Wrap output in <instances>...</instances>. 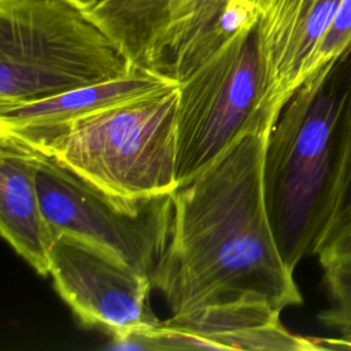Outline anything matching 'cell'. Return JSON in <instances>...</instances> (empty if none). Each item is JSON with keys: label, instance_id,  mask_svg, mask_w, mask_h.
<instances>
[{"label": "cell", "instance_id": "1", "mask_svg": "<svg viewBox=\"0 0 351 351\" xmlns=\"http://www.w3.org/2000/svg\"><path fill=\"white\" fill-rule=\"evenodd\" d=\"M269 132L240 138L174 192L169 241L151 274L170 317L233 304H265L281 313L303 302L267 217Z\"/></svg>", "mask_w": 351, "mask_h": 351}, {"label": "cell", "instance_id": "2", "mask_svg": "<svg viewBox=\"0 0 351 351\" xmlns=\"http://www.w3.org/2000/svg\"><path fill=\"white\" fill-rule=\"evenodd\" d=\"M351 51L307 77L266 140L263 192L285 263L295 270L330 226L348 155Z\"/></svg>", "mask_w": 351, "mask_h": 351}, {"label": "cell", "instance_id": "3", "mask_svg": "<svg viewBox=\"0 0 351 351\" xmlns=\"http://www.w3.org/2000/svg\"><path fill=\"white\" fill-rule=\"evenodd\" d=\"M117 44L69 0H0V110L126 74Z\"/></svg>", "mask_w": 351, "mask_h": 351}, {"label": "cell", "instance_id": "4", "mask_svg": "<svg viewBox=\"0 0 351 351\" xmlns=\"http://www.w3.org/2000/svg\"><path fill=\"white\" fill-rule=\"evenodd\" d=\"M177 177L189 184L240 138L269 132L281 110L273 93L259 19L178 84Z\"/></svg>", "mask_w": 351, "mask_h": 351}, {"label": "cell", "instance_id": "5", "mask_svg": "<svg viewBox=\"0 0 351 351\" xmlns=\"http://www.w3.org/2000/svg\"><path fill=\"white\" fill-rule=\"evenodd\" d=\"M178 84L82 121L44 152L100 188L129 199L174 193Z\"/></svg>", "mask_w": 351, "mask_h": 351}, {"label": "cell", "instance_id": "6", "mask_svg": "<svg viewBox=\"0 0 351 351\" xmlns=\"http://www.w3.org/2000/svg\"><path fill=\"white\" fill-rule=\"evenodd\" d=\"M30 148L41 208L53 234L66 233L93 243L151 277L169 241L174 193L118 197L95 186L52 155Z\"/></svg>", "mask_w": 351, "mask_h": 351}, {"label": "cell", "instance_id": "7", "mask_svg": "<svg viewBox=\"0 0 351 351\" xmlns=\"http://www.w3.org/2000/svg\"><path fill=\"white\" fill-rule=\"evenodd\" d=\"M49 276L78 322L112 340L162 322L149 303L151 277L93 243L56 234Z\"/></svg>", "mask_w": 351, "mask_h": 351}, {"label": "cell", "instance_id": "8", "mask_svg": "<svg viewBox=\"0 0 351 351\" xmlns=\"http://www.w3.org/2000/svg\"><path fill=\"white\" fill-rule=\"evenodd\" d=\"M280 311L233 304L170 317L112 341L117 350H319L314 337L291 333Z\"/></svg>", "mask_w": 351, "mask_h": 351}, {"label": "cell", "instance_id": "9", "mask_svg": "<svg viewBox=\"0 0 351 351\" xmlns=\"http://www.w3.org/2000/svg\"><path fill=\"white\" fill-rule=\"evenodd\" d=\"M177 84L156 71L133 66L126 74L114 80L1 108L0 133L44 151L53 140L82 121L114 107L160 93Z\"/></svg>", "mask_w": 351, "mask_h": 351}, {"label": "cell", "instance_id": "10", "mask_svg": "<svg viewBox=\"0 0 351 351\" xmlns=\"http://www.w3.org/2000/svg\"><path fill=\"white\" fill-rule=\"evenodd\" d=\"M266 0H173L151 70L184 81L240 30L254 25Z\"/></svg>", "mask_w": 351, "mask_h": 351}, {"label": "cell", "instance_id": "11", "mask_svg": "<svg viewBox=\"0 0 351 351\" xmlns=\"http://www.w3.org/2000/svg\"><path fill=\"white\" fill-rule=\"evenodd\" d=\"M0 232L40 276H49L55 234L41 208L32 148L0 133Z\"/></svg>", "mask_w": 351, "mask_h": 351}, {"label": "cell", "instance_id": "12", "mask_svg": "<svg viewBox=\"0 0 351 351\" xmlns=\"http://www.w3.org/2000/svg\"><path fill=\"white\" fill-rule=\"evenodd\" d=\"M339 1L300 0L276 22L259 23L273 93L281 107L304 81L308 62Z\"/></svg>", "mask_w": 351, "mask_h": 351}, {"label": "cell", "instance_id": "13", "mask_svg": "<svg viewBox=\"0 0 351 351\" xmlns=\"http://www.w3.org/2000/svg\"><path fill=\"white\" fill-rule=\"evenodd\" d=\"M173 0H101L85 10L136 67L151 70Z\"/></svg>", "mask_w": 351, "mask_h": 351}, {"label": "cell", "instance_id": "14", "mask_svg": "<svg viewBox=\"0 0 351 351\" xmlns=\"http://www.w3.org/2000/svg\"><path fill=\"white\" fill-rule=\"evenodd\" d=\"M322 269L329 304L318 313V319L336 330L339 336L336 339H318V343L321 348L351 350V261Z\"/></svg>", "mask_w": 351, "mask_h": 351}, {"label": "cell", "instance_id": "15", "mask_svg": "<svg viewBox=\"0 0 351 351\" xmlns=\"http://www.w3.org/2000/svg\"><path fill=\"white\" fill-rule=\"evenodd\" d=\"M314 255L322 267L351 261V206L329 226Z\"/></svg>", "mask_w": 351, "mask_h": 351}, {"label": "cell", "instance_id": "16", "mask_svg": "<svg viewBox=\"0 0 351 351\" xmlns=\"http://www.w3.org/2000/svg\"><path fill=\"white\" fill-rule=\"evenodd\" d=\"M348 132H350V137H348L347 163H346L344 177H343V182H341V188H340V193H339V200H337V206H336V213H335V218H333L332 223L337 219V217H340V215L351 206V107H350ZM332 223H330V225H332ZM328 229H329V228H328ZM325 233H326V232H325ZM322 237H324V236H322Z\"/></svg>", "mask_w": 351, "mask_h": 351}, {"label": "cell", "instance_id": "17", "mask_svg": "<svg viewBox=\"0 0 351 351\" xmlns=\"http://www.w3.org/2000/svg\"><path fill=\"white\" fill-rule=\"evenodd\" d=\"M299 0H266L265 8L259 16L261 23H270L287 14Z\"/></svg>", "mask_w": 351, "mask_h": 351}, {"label": "cell", "instance_id": "18", "mask_svg": "<svg viewBox=\"0 0 351 351\" xmlns=\"http://www.w3.org/2000/svg\"><path fill=\"white\" fill-rule=\"evenodd\" d=\"M69 1L77 4L78 7H81V8H84V10H89V8L95 7V5H96L99 1H101V0H69Z\"/></svg>", "mask_w": 351, "mask_h": 351}]
</instances>
